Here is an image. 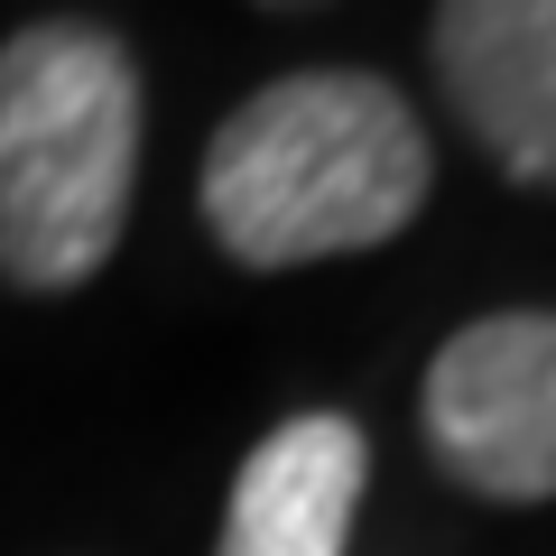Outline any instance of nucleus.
Returning <instances> with one entry per match:
<instances>
[{"instance_id": "7ed1b4c3", "label": "nucleus", "mask_w": 556, "mask_h": 556, "mask_svg": "<svg viewBox=\"0 0 556 556\" xmlns=\"http://www.w3.org/2000/svg\"><path fill=\"white\" fill-rule=\"evenodd\" d=\"M427 445L482 501H556V316H482L427 371Z\"/></svg>"}, {"instance_id": "f257e3e1", "label": "nucleus", "mask_w": 556, "mask_h": 556, "mask_svg": "<svg viewBox=\"0 0 556 556\" xmlns=\"http://www.w3.org/2000/svg\"><path fill=\"white\" fill-rule=\"evenodd\" d=\"M427 204V130L380 75L316 65L241 102L204 149V223L241 269L371 251Z\"/></svg>"}, {"instance_id": "f03ea898", "label": "nucleus", "mask_w": 556, "mask_h": 556, "mask_svg": "<svg viewBox=\"0 0 556 556\" xmlns=\"http://www.w3.org/2000/svg\"><path fill=\"white\" fill-rule=\"evenodd\" d=\"M139 177V65L93 20L0 47V278L65 298L112 260Z\"/></svg>"}, {"instance_id": "39448f33", "label": "nucleus", "mask_w": 556, "mask_h": 556, "mask_svg": "<svg viewBox=\"0 0 556 556\" xmlns=\"http://www.w3.org/2000/svg\"><path fill=\"white\" fill-rule=\"evenodd\" d=\"M362 473H371V445H362L353 417L316 408L269 427L232 482V519H223L214 556H343Z\"/></svg>"}, {"instance_id": "20e7f679", "label": "nucleus", "mask_w": 556, "mask_h": 556, "mask_svg": "<svg viewBox=\"0 0 556 556\" xmlns=\"http://www.w3.org/2000/svg\"><path fill=\"white\" fill-rule=\"evenodd\" d=\"M437 75L519 186H556V0H437Z\"/></svg>"}]
</instances>
